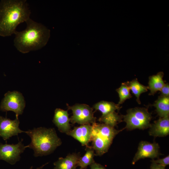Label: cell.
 <instances>
[{
	"mask_svg": "<svg viewBox=\"0 0 169 169\" xmlns=\"http://www.w3.org/2000/svg\"><path fill=\"white\" fill-rule=\"evenodd\" d=\"M92 129L90 124L82 125L74 127L66 134L78 141L82 146H87L91 141Z\"/></svg>",
	"mask_w": 169,
	"mask_h": 169,
	"instance_id": "obj_11",
	"label": "cell"
},
{
	"mask_svg": "<svg viewBox=\"0 0 169 169\" xmlns=\"http://www.w3.org/2000/svg\"><path fill=\"white\" fill-rule=\"evenodd\" d=\"M149 133L154 137L166 136L169 134V116L160 117L149 127Z\"/></svg>",
	"mask_w": 169,
	"mask_h": 169,
	"instance_id": "obj_13",
	"label": "cell"
},
{
	"mask_svg": "<svg viewBox=\"0 0 169 169\" xmlns=\"http://www.w3.org/2000/svg\"><path fill=\"white\" fill-rule=\"evenodd\" d=\"M123 115H119L115 111L101 116L98 120L106 125L114 127L117 124L122 121Z\"/></svg>",
	"mask_w": 169,
	"mask_h": 169,
	"instance_id": "obj_20",
	"label": "cell"
},
{
	"mask_svg": "<svg viewBox=\"0 0 169 169\" xmlns=\"http://www.w3.org/2000/svg\"><path fill=\"white\" fill-rule=\"evenodd\" d=\"M130 90L136 98V101L139 104L141 102L140 99L141 95L147 92L148 89V86L141 84L137 79H134L131 81L126 82Z\"/></svg>",
	"mask_w": 169,
	"mask_h": 169,
	"instance_id": "obj_18",
	"label": "cell"
},
{
	"mask_svg": "<svg viewBox=\"0 0 169 169\" xmlns=\"http://www.w3.org/2000/svg\"><path fill=\"white\" fill-rule=\"evenodd\" d=\"M130 90L126 83H122L120 87L116 90L119 97V101L117 104L118 105H120L127 99L132 97Z\"/></svg>",
	"mask_w": 169,
	"mask_h": 169,
	"instance_id": "obj_21",
	"label": "cell"
},
{
	"mask_svg": "<svg viewBox=\"0 0 169 169\" xmlns=\"http://www.w3.org/2000/svg\"><path fill=\"white\" fill-rule=\"evenodd\" d=\"M153 106L160 117L169 116V97L160 96Z\"/></svg>",
	"mask_w": 169,
	"mask_h": 169,
	"instance_id": "obj_16",
	"label": "cell"
},
{
	"mask_svg": "<svg viewBox=\"0 0 169 169\" xmlns=\"http://www.w3.org/2000/svg\"><path fill=\"white\" fill-rule=\"evenodd\" d=\"M164 73L162 72L158 73L149 77L148 89L150 95H154L157 91H160L165 83L163 80Z\"/></svg>",
	"mask_w": 169,
	"mask_h": 169,
	"instance_id": "obj_15",
	"label": "cell"
},
{
	"mask_svg": "<svg viewBox=\"0 0 169 169\" xmlns=\"http://www.w3.org/2000/svg\"><path fill=\"white\" fill-rule=\"evenodd\" d=\"M20 122L18 118L11 120L7 117L0 116V136L6 141L18 134L25 132L19 128Z\"/></svg>",
	"mask_w": 169,
	"mask_h": 169,
	"instance_id": "obj_10",
	"label": "cell"
},
{
	"mask_svg": "<svg viewBox=\"0 0 169 169\" xmlns=\"http://www.w3.org/2000/svg\"><path fill=\"white\" fill-rule=\"evenodd\" d=\"M22 139L15 144H0V160H4L11 165L19 161L20 155L26 148Z\"/></svg>",
	"mask_w": 169,
	"mask_h": 169,
	"instance_id": "obj_8",
	"label": "cell"
},
{
	"mask_svg": "<svg viewBox=\"0 0 169 169\" xmlns=\"http://www.w3.org/2000/svg\"><path fill=\"white\" fill-rule=\"evenodd\" d=\"M26 28L15 33L14 45L20 52L25 54L41 49L47 44L50 30L43 24L30 18L26 22Z\"/></svg>",
	"mask_w": 169,
	"mask_h": 169,
	"instance_id": "obj_2",
	"label": "cell"
},
{
	"mask_svg": "<svg viewBox=\"0 0 169 169\" xmlns=\"http://www.w3.org/2000/svg\"><path fill=\"white\" fill-rule=\"evenodd\" d=\"M160 96L163 97H169V84L168 83L165 84L160 90Z\"/></svg>",
	"mask_w": 169,
	"mask_h": 169,
	"instance_id": "obj_23",
	"label": "cell"
},
{
	"mask_svg": "<svg viewBox=\"0 0 169 169\" xmlns=\"http://www.w3.org/2000/svg\"><path fill=\"white\" fill-rule=\"evenodd\" d=\"M151 161L150 169H165L166 166L156 163L152 160Z\"/></svg>",
	"mask_w": 169,
	"mask_h": 169,
	"instance_id": "obj_24",
	"label": "cell"
},
{
	"mask_svg": "<svg viewBox=\"0 0 169 169\" xmlns=\"http://www.w3.org/2000/svg\"><path fill=\"white\" fill-rule=\"evenodd\" d=\"M95 155V151L92 147L86 146V152L83 156L79 158L77 166L80 167L79 169H86L88 166L95 162L94 159Z\"/></svg>",
	"mask_w": 169,
	"mask_h": 169,
	"instance_id": "obj_19",
	"label": "cell"
},
{
	"mask_svg": "<svg viewBox=\"0 0 169 169\" xmlns=\"http://www.w3.org/2000/svg\"><path fill=\"white\" fill-rule=\"evenodd\" d=\"M90 166V169H106L103 166L95 162L92 163Z\"/></svg>",
	"mask_w": 169,
	"mask_h": 169,
	"instance_id": "obj_25",
	"label": "cell"
},
{
	"mask_svg": "<svg viewBox=\"0 0 169 169\" xmlns=\"http://www.w3.org/2000/svg\"><path fill=\"white\" fill-rule=\"evenodd\" d=\"M31 14L26 0H3L0 2V36L14 34L17 26L26 22Z\"/></svg>",
	"mask_w": 169,
	"mask_h": 169,
	"instance_id": "obj_1",
	"label": "cell"
},
{
	"mask_svg": "<svg viewBox=\"0 0 169 169\" xmlns=\"http://www.w3.org/2000/svg\"><path fill=\"white\" fill-rule=\"evenodd\" d=\"M68 109L71 110L73 115L70 121L73 124L80 125L93 124L95 122L93 109L84 104H76L72 106L67 105Z\"/></svg>",
	"mask_w": 169,
	"mask_h": 169,
	"instance_id": "obj_7",
	"label": "cell"
},
{
	"mask_svg": "<svg viewBox=\"0 0 169 169\" xmlns=\"http://www.w3.org/2000/svg\"><path fill=\"white\" fill-rule=\"evenodd\" d=\"M151 118V114L145 108L136 107L129 109L126 114L123 115L126 124L125 128L128 130H144L149 128Z\"/></svg>",
	"mask_w": 169,
	"mask_h": 169,
	"instance_id": "obj_5",
	"label": "cell"
},
{
	"mask_svg": "<svg viewBox=\"0 0 169 169\" xmlns=\"http://www.w3.org/2000/svg\"><path fill=\"white\" fill-rule=\"evenodd\" d=\"M25 106V102L22 94L19 92L8 91L5 94L0 105V110L4 112L13 111L16 118L22 115Z\"/></svg>",
	"mask_w": 169,
	"mask_h": 169,
	"instance_id": "obj_6",
	"label": "cell"
},
{
	"mask_svg": "<svg viewBox=\"0 0 169 169\" xmlns=\"http://www.w3.org/2000/svg\"><path fill=\"white\" fill-rule=\"evenodd\" d=\"M80 155L76 153L68 154L65 157H59L54 163V169H76Z\"/></svg>",
	"mask_w": 169,
	"mask_h": 169,
	"instance_id": "obj_14",
	"label": "cell"
},
{
	"mask_svg": "<svg viewBox=\"0 0 169 169\" xmlns=\"http://www.w3.org/2000/svg\"><path fill=\"white\" fill-rule=\"evenodd\" d=\"M152 160L156 163L166 166L169 165V155L163 158L158 159L155 160L153 159Z\"/></svg>",
	"mask_w": 169,
	"mask_h": 169,
	"instance_id": "obj_22",
	"label": "cell"
},
{
	"mask_svg": "<svg viewBox=\"0 0 169 169\" xmlns=\"http://www.w3.org/2000/svg\"><path fill=\"white\" fill-rule=\"evenodd\" d=\"M47 164V163H46L43 166H40V167H38V168H37L36 169H41L45 165ZM33 169V166H32L29 169Z\"/></svg>",
	"mask_w": 169,
	"mask_h": 169,
	"instance_id": "obj_26",
	"label": "cell"
},
{
	"mask_svg": "<svg viewBox=\"0 0 169 169\" xmlns=\"http://www.w3.org/2000/svg\"><path fill=\"white\" fill-rule=\"evenodd\" d=\"M24 133L31 139L30 143L26 147L33 150L36 157L50 154L62 144L54 128H35Z\"/></svg>",
	"mask_w": 169,
	"mask_h": 169,
	"instance_id": "obj_3",
	"label": "cell"
},
{
	"mask_svg": "<svg viewBox=\"0 0 169 169\" xmlns=\"http://www.w3.org/2000/svg\"><path fill=\"white\" fill-rule=\"evenodd\" d=\"M121 108L120 105L114 102L105 101L97 102L93 106L94 109L102 113V116L115 111L116 110H119Z\"/></svg>",
	"mask_w": 169,
	"mask_h": 169,
	"instance_id": "obj_17",
	"label": "cell"
},
{
	"mask_svg": "<svg viewBox=\"0 0 169 169\" xmlns=\"http://www.w3.org/2000/svg\"><path fill=\"white\" fill-rule=\"evenodd\" d=\"M91 141L95 155L101 156L107 152L113 139L120 130L115 129L104 123L92 124Z\"/></svg>",
	"mask_w": 169,
	"mask_h": 169,
	"instance_id": "obj_4",
	"label": "cell"
},
{
	"mask_svg": "<svg viewBox=\"0 0 169 169\" xmlns=\"http://www.w3.org/2000/svg\"><path fill=\"white\" fill-rule=\"evenodd\" d=\"M160 154V147L157 143L142 141L139 144L137 151L132 160V164H135L141 159L149 158L154 159L158 158Z\"/></svg>",
	"mask_w": 169,
	"mask_h": 169,
	"instance_id": "obj_9",
	"label": "cell"
},
{
	"mask_svg": "<svg viewBox=\"0 0 169 169\" xmlns=\"http://www.w3.org/2000/svg\"><path fill=\"white\" fill-rule=\"evenodd\" d=\"M53 121L61 133L67 134L71 130L70 119L67 110L57 108L54 111Z\"/></svg>",
	"mask_w": 169,
	"mask_h": 169,
	"instance_id": "obj_12",
	"label": "cell"
}]
</instances>
